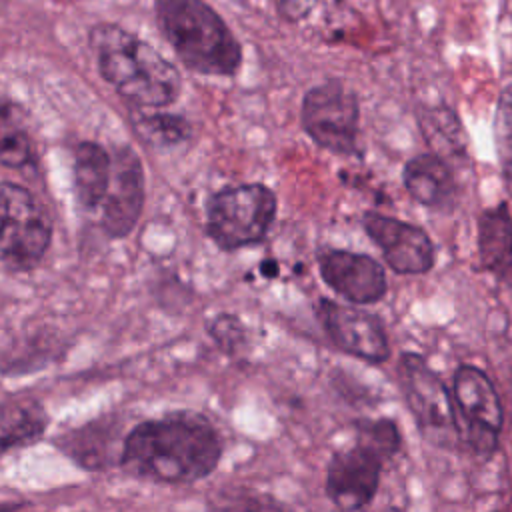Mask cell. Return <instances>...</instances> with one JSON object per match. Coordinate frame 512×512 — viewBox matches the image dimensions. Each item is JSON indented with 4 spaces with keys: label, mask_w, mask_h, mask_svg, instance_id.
Segmentation results:
<instances>
[{
    "label": "cell",
    "mask_w": 512,
    "mask_h": 512,
    "mask_svg": "<svg viewBox=\"0 0 512 512\" xmlns=\"http://www.w3.org/2000/svg\"><path fill=\"white\" fill-rule=\"evenodd\" d=\"M222 446L214 426L192 412L138 424L124 440L122 466L146 480L182 484L204 478L218 464Z\"/></svg>",
    "instance_id": "6da1fadb"
},
{
    "label": "cell",
    "mask_w": 512,
    "mask_h": 512,
    "mask_svg": "<svg viewBox=\"0 0 512 512\" xmlns=\"http://www.w3.org/2000/svg\"><path fill=\"white\" fill-rule=\"evenodd\" d=\"M46 428L42 408L32 400L0 402V456L34 442Z\"/></svg>",
    "instance_id": "e0dca14e"
},
{
    "label": "cell",
    "mask_w": 512,
    "mask_h": 512,
    "mask_svg": "<svg viewBox=\"0 0 512 512\" xmlns=\"http://www.w3.org/2000/svg\"><path fill=\"white\" fill-rule=\"evenodd\" d=\"M110 176H112V160L106 154V150L94 142H82L76 148L74 188H76L78 202L84 208L96 210L102 206L110 186Z\"/></svg>",
    "instance_id": "2e32d148"
},
{
    "label": "cell",
    "mask_w": 512,
    "mask_h": 512,
    "mask_svg": "<svg viewBox=\"0 0 512 512\" xmlns=\"http://www.w3.org/2000/svg\"><path fill=\"white\" fill-rule=\"evenodd\" d=\"M494 142L500 170L512 182V84H508L496 102Z\"/></svg>",
    "instance_id": "ffe728a7"
},
{
    "label": "cell",
    "mask_w": 512,
    "mask_h": 512,
    "mask_svg": "<svg viewBox=\"0 0 512 512\" xmlns=\"http://www.w3.org/2000/svg\"><path fill=\"white\" fill-rule=\"evenodd\" d=\"M156 18L164 38L188 68L210 76H230L240 66V44L202 0H158Z\"/></svg>",
    "instance_id": "3957f363"
},
{
    "label": "cell",
    "mask_w": 512,
    "mask_h": 512,
    "mask_svg": "<svg viewBox=\"0 0 512 512\" xmlns=\"http://www.w3.org/2000/svg\"><path fill=\"white\" fill-rule=\"evenodd\" d=\"M318 318L330 340L340 350L376 364L388 360V336L374 314L330 300H320Z\"/></svg>",
    "instance_id": "8fae6325"
},
{
    "label": "cell",
    "mask_w": 512,
    "mask_h": 512,
    "mask_svg": "<svg viewBox=\"0 0 512 512\" xmlns=\"http://www.w3.org/2000/svg\"><path fill=\"white\" fill-rule=\"evenodd\" d=\"M360 106L352 90L340 82H326L306 92L302 102V126L322 148L336 154H352L358 138Z\"/></svg>",
    "instance_id": "52a82bcc"
},
{
    "label": "cell",
    "mask_w": 512,
    "mask_h": 512,
    "mask_svg": "<svg viewBox=\"0 0 512 512\" xmlns=\"http://www.w3.org/2000/svg\"><path fill=\"white\" fill-rule=\"evenodd\" d=\"M402 180L408 194L428 208H444L456 194V180L446 160L434 152L410 158L404 164Z\"/></svg>",
    "instance_id": "9a60e30c"
},
{
    "label": "cell",
    "mask_w": 512,
    "mask_h": 512,
    "mask_svg": "<svg viewBox=\"0 0 512 512\" xmlns=\"http://www.w3.org/2000/svg\"><path fill=\"white\" fill-rule=\"evenodd\" d=\"M102 76L128 100L162 108L180 94V74L154 48L126 30L100 24L90 32Z\"/></svg>",
    "instance_id": "7a4b0ae2"
},
{
    "label": "cell",
    "mask_w": 512,
    "mask_h": 512,
    "mask_svg": "<svg viewBox=\"0 0 512 512\" xmlns=\"http://www.w3.org/2000/svg\"><path fill=\"white\" fill-rule=\"evenodd\" d=\"M454 400L464 418V440L478 458H490L502 430V404L492 380L464 364L454 374Z\"/></svg>",
    "instance_id": "ba28073f"
},
{
    "label": "cell",
    "mask_w": 512,
    "mask_h": 512,
    "mask_svg": "<svg viewBox=\"0 0 512 512\" xmlns=\"http://www.w3.org/2000/svg\"><path fill=\"white\" fill-rule=\"evenodd\" d=\"M318 266L324 282L354 304H374L386 296L388 282L384 268L372 256L330 250L320 256Z\"/></svg>",
    "instance_id": "7c38bea8"
},
{
    "label": "cell",
    "mask_w": 512,
    "mask_h": 512,
    "mask_svg": "<svg viewBox=\"0 0 512 512\" xmlns=\"http://www.w3.org/2000/svg\"><path fill=\"white\" fill-rule=\"evenodd\" d=\"M52 226L36 202L22 186L0 182V254L18 268L34 266L46 252Z\"/></svg>",
    "instance_id": "5b68a950"
},
{
    "label": "cell",
    "mask_w": 512,
    "mask_h": 512,
    "mask_svg": "<svg viewBox=\"0 0 512 512\" xmlns=\"http://www.w3.org/2000/svg\"><path fill=\"white\" fill-rule=\"evenodd\" d=\"M386 458L378 446L362 436L354 446L336 452L326 470V494L332 504L344 512L366 508L376 496Z\"/></svg>",
    "instance_id": "9c48e42d"
},
{
    "label": "cell",
    "mask_w": 512,
    "mask_h": 512,
    "mask_svg": "<svg viewBox=\"0 0 512 512\" xmlns=\"http://www.w3.org/2000/svg\"><path fill=\"white\" fill-rule=\"evenodd\" d=\"M420 128L422 134L438 146V142L448 140V148L454 152H462L466 144H462L466 138L456 114L450 108H432L426 114L420 116Z\"/></svg>",
    "instance_id": "d6986e66"
},
{
    "label": "cell",
    "mask_w": 512,
    "mask_h": 512,
    "mask_svg": "<svg viewBox=\"0 0 512 512\" xmlns=\"http://www.w3.org/2000/svg\"><path fill=\"white\" fill-rule=\"evenodd\" d=\"M276 214V196L262 184L220 190L208 204V234L224 250L260 242Z\"/></svg>",
    "instance_id": "277c9868"
},
{
    "label": "cell",
    "mask_w": 512,
    "mask_h": 512,
    "mask_svg": "<svg viewBox=\"0 0 512 512\" xmlns=\"http://www.w3.org/2000/svg\"><path fill=\"white\" fill-rule=\"evenodd\" d=\"M218 512H294L266 494H240L220 506Z\"/></svg>",
    "instance_id": "44dd1931"
},
{
    "label": "cell",
    "mask_w": 512,
    "mask_h": 512,
    "mask_svg": "<svg viewBox=\"0 0 512 512\" xmlns=\"http://www.w3.org/2000/svg\"><path fill=\"white\" fill-rule=\"evenodd\" d=\"M314 4H316V0H278V8L288 20H300V18L308 16V12L314 8Z\"/></svg>",
    "instance_id": "7402d4cb"
},
{
    "label": "cell",
    "mask_w": 512,
    "mask_h": 512,
    "mask_svg": "<svg viewBox=\"0 0 512 512\" xmlns=\"http://www.w3.org/2000/svg\"><path fill=\"white\" fill-rule=\"evenodd\" d=\"M478 258L498 282L512 286V216L506 204L478 216Z\"/></svg>",
    "instance_id": "5bb4252c"
},
{
    "label": "cell",
    "mask_w": 512,
    "mask_h": 512,
    "mask_svg": "<svg viewBox=\"0 0 512 512\" xmlns=\"http://www.w3.org/2000/svg\"><path fill=\"white\" fill-rule=\"evenodd\" d=\"M402 396L428 442L448 448L458 434L450 394L444 382L418 354H402L398 364Z\"/></svg>",
    "instance_id": "8992f818"
},
{
    "label": "cell",
    "mask_w": 512,
    "mask_h": 512,
    "mask_svg": "<svg viewBox=\"0 0 512 512\" xmlns=\"http://www.w3.org/2000/svg\"><path fill=\"white\" fill-rule=\"evenodd\" d=\"M144 174L138 156L130 148L116 152L110 186L100 206L102 226L110 236H126L142 210Z\"/></svg>",
    "instance_id": "4fadbf2b"
},
{
    "label": "cell",
    "mask_w": 512,
    "mask_h": 512,
    "mask_svg": "<svg viewBox=\"0 0 512 512\" xmlns=\"http://www.w3.org/2000/svg\"><path fill=\"white\" fill-rule=\"evenodd\" d=\"M32 158V140L24 122V112L14 102L0 98V162L22 168Z\"/></svg>",
    "instance_id": "ac0fdd59"
},
{
    "label": "cell",
    "mask_w": 512,
    "mask_h": 512,
    "mask_svg": "<svg viewBox=\"0 0 512 512\" xmlns=\"http://www.w3.org/2000/svg\"><path fill=\"white\" fill-rule=\"evenodd\" d=\"M362 224L396 274H424L434 266V244L422 228L376 212H368Z\"/></svg>",
    "instance_id": "30bf717a"
},
{
    "label": "cell",
    "mask_w": 512,
    "mask_h": 512,
    "mask_svg": "<svg viewBox=\"0 0 512 512\" xmlns=\"http://www.w3.org/2000/svg\"><path fill=\"white\" fill-rule=\"evenodd\" d=\"M16 508V504L10 502H0V512H12Z\"/></svg>",
    "instance_id": "603a6c76"
}]
</instances>
